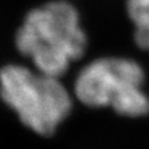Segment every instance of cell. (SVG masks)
<instances>
[{"mask_svg": "<svg viewBox=\"0 0 149 149\" xmlns=\"http://www.w3.org/2000/svg\"><path fill=\"white\" fill-rule=\"evenodd\" d=\"M87 42L80 14L65 0L31 9L15 34L16 50L35 70L58 78L67 72L70 63L85 55Z\"/></svg>", "mask_w": 149, "mask_h": 149, "instance_id": "cell-1", "label": "cell"}, {"mask_svg": "<svg viewBox=\"0 0 149 149\" xmlns=\"http://www.w3.org/2000/svg\"><path fill=\"white\" fill-rule=\"evenodd\" d=\"M0 98L27 129L42 137L52 136L72 109L58 77L16 63L0 68Z\"/></svg>", "mask_w": 149, "mask_h": 149, "instance_id": "cell-2", "label": "cell"}, {"mask_svg": "<svg viewBox=\"0 0 149 149\" xmlns=\"http://www.w3.org/2000/svg\"><path fill=\"white\" fill-rule=\"evenodd\" d=\"M144 72L128 58L103 57L85 66L74 81L77 100L87 107H112L117 113L141 117L149 113V98L142 91Z\"/></svg>", "mask_w": 149, "mask_h": 149, "instance_id": "cell-3", "label": "cell"}, {"mask_svg": "<svg viewBox=\"0 0 149 149\" xmlns=\"http://www.w3.org/2000/svg\"><path fill=\"white\" fill-rule=\"evenodd\" d=\"M127 10L136 26L134 40L137 45L149 51V0H127Z\"/></svg>", "mask_w": 149, "mask_h": 149, "instance_id": "cell-4", "label": "cell"}]
</instances>
